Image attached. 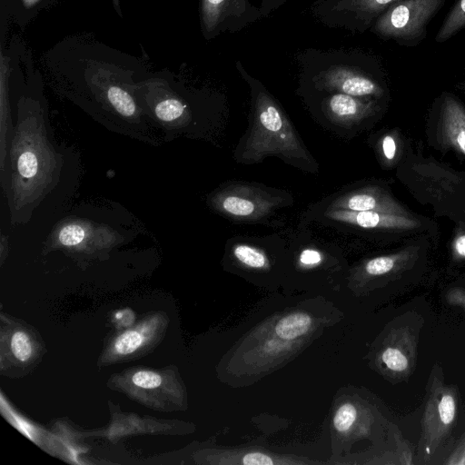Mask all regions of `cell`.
Masks as SVG:
<instances>
[{
    "label": "cell",
    "mask_w": 465,
    "mask_h": 465,
    "mask_svg": "<svg viewBox=\"0 0 465 465\" xmlns=\"http://www.w3.org/2000/svg\"><path fill=\"white\" fill-rule=\"evenodd\" d=\"M64 149L54 139L44 106L19 104L0 183L12 224L27 223L58 199L68 178Z\"/></svg>",
    "instance_id": "cell-1"
},
{
    "label": "cell",
    "mask_w": 465,
    "mask_h": 465,
    "mask_svg": "<svg viewBox=\"0 0 465 465\" xmlns=\"http://www.w3.org/2000/svg\"><path fill=\"white\" fill-rule=\"evenodd\" d=\"M248 82L252 88L249 127L234 149V160L254 164L275 156L302 171L317 173V162L282 106L260 83L252 78Z\"/></svg>",
    "instance_id": "cell-2"
},
{
    "label": "cell",
    "mask_w": 465,
    "mask_h": 465,
    "mask_svg": "<svg viewBox=\"0 0 465 465\" xmlns=\"http://www.w3.org/2000/svg\"><path fill=\"white\" fill-rule=\"evenodd\" d=\"M208 205L235 223H265L280 208L293 203L286 191L242 181L228 182L207 198Z\"/></svg>",
    "instance_id": "cell-3"
},
{
    "label": "cell",
    "mask_w": 465,
    "mask_h": 465,
    "mask_svg": "<svg viewBox=\"0 0 465 465\" xmlns=\"http://www.w3.org/2000/svg\"><path fill=\"white\" fill-rule=\"evenodd\" d=\"M446 0H402L377 19L374 32L384 39L400 43L420 40L425 35L426 26Z\"/></svg>",
    "instance_id": "cell-4"
},
{
    "label": "cell",
    "mask_w": 465,
    "mask_h": 465,
    "mask_svg": "<svg viewBox=\"0 0 465 465\" xmlns=\"http://www.w3.org/2000/svg\"><path fill=\"white\" fill-rule=\"evenodd\" d=\"M168 318L151 313L113 336L101 355L100 364H113L139 358L153 350L163 336Z\"/></svg>",
    "instance_id": "cell-5"
},
{
    "label": "cell",
    "mask_w": 465,
    "mask_h": 465,
    "mask_svg": "<svg viewBox=\"0 0 465 465\" xmlns=\"http://www.w3.org/2000/svg\"><path fill=\"white\" fill-rule=\"evenodd\" d=\"M115 377L114 386L132 399L152 409L172 410L166 400L167 395L173 397V384L167 371L135 368Z\"/></svg>",
    "instance_id": "cell-6"
},
{
    "label": "cell",
    "mask_w": 465,
    "mask_h": 465,
    "mask_svg": "<svg viewBox=\"0 0 465 465\" xmlns=\"http://www.w3.org/2000/svg\"><path fill=\"white\" fill-rule=\"evenodd\" d=\"M251 0H203L202 19L204 29L212 33L222 25L225 29L245 25L252 20Z\"/></svg>",
    "instance_id": "cell-7"
},
{
    "label": "cell",
    "mask_w": 465,
    "mask_h": 465,
    "mask_svg": "<svg viewBox=\"0 0 465 465\" xmlns=\"http://www.w3.org/2000/svg\"><path fill=\"white\" fill-rule=\"evenodd\" d=\"M319 86L331 92L342 93L357 97L380 93L379 86L369 77L352 69L337 66L322 73L318 80Z\"/></svg>",
    "instance_id": "cell-8"
},
{
    "label": "cell",
    "mask_w": 465,
    "mask_h": 465,
    "mask_svg": "<svg viewBox=\"0 0 465 465\" xmlns=\"http://www.w3.org/2000/svg\"><path fill=\"white\" fill-rule=\"evenodd\" d=\"M360 98L335 92L323 101V114L332 124L349 128L368 113L369 104Z\"/></svg>",
    "instance_id": "cell-9"
},
{
    "label": "cell",
    "mask_w": 465,
    "mask_h": 465,
    "mask_svg": "<svg viewBox=\"0 0 465 465\" xmlns=\"http://www.w3.org/2000/svg\"><path fill=\"white\" fill-rule=\"evenodd\" d=\"M0 169L4 167L8 148L14 135L15 123L12 118L8 96V59L0 55Z\"/></svg>",
    "instance_id": "cell-10"
},
{
    "label": "cell",
    "mask_w": 465,
    "mask_h": 465,
    "mask_svg": "<svg viewBox=\"0 0 465 465\" xmlns=\"http://www.w3.org/2000/svg\"><path fill=\"white\" fill-rule=\"evenodd\" d=\"M7 338V350L9 355L16 363L29 364L36 359L35 336L25 328H15Z\"/></svg>",
    "instance_id": "cell-11"
},
{
    "label": "cell",
    "mask_w": 465,
    "mask_h": 465,
    "mask_svg": "<svg viewBox=\"0 0 465 465\" xmlns=\"http://www.w3.org/2000/svg\"><path fill=\"white\" fill-rule=\"evenodd\" d=\"M232 239L234 242L230 244L231 253L239 263L255 270L269 267V257L261 245L246 241V237Z\"/></svg>",
    "instance_id": "cell-12"
},
{
    "label": "cell",
    "mask_w": 465,
    "mask_h": 465,
    "mask_svg": "<svg viewBox=\"0 0 465 465\" xmlns=\"http://www.w3.org/2000/svg\"><path fill=\"white\" fill-rule=\"evenodd\" d=\"M402 0H342L340 6L349 10L362 22H371L384 11Z\"/></svg>",
    "instance_id": "cell-13"
},
{
    "label": "cell",
    "mask_w": 465,
    "mask_h": 465,
    "mask_svg": "<svg viewBox=\"0 0 465 465\" xmlns=\"http://www.w3.org/2000/svg\"><path fill=\"white\" fill-rule=\"evenodd\" d=\"M312 326V318L304 312H293L281 318L274 328L282 340H294L304 335Z\"/></svg>",
    "instance_id": "cell-14"
},
{
    "label": "cell",
    "mask_w": 465,
    "mask_h": 465,
    "mask_svg": "<svg viewBox=\"0 0 465 465\" xmlns=\"http://www.w3.org/2000/svg\"><path fill=\"white\" fill-rule=\"evenodd\" d=\"M465 28V0H457L440 26L435 40L444 42Z\"/></svg>",
    "instance_id": "cell-15"
},
{
    "label": "cell",
    "mask_w": 465,
    "mask_h": 465,
    "mask_svg": "<svg viewBox=\"0 0 465 465\" xmlns=\"http://www.w3.org/2000/svg\"><path fill=\"white\" fill-rule=\"evenodd\" d=\"M357 418V411L353 404L347 402L342 404L335 412L333 425L339 432L350 430Z\"/></svg>",
    "instance_id": "cell-16"
},
{
    "label": "cell",
    "mask_w": 465,
    "mask_h": 465,
    "mask_svg": "<svg viewBox=\"0 0 465 465\" xmlns=\"http://www.w3.org/2000/svg\"><path fill=\"white\" fill-rule=\"evenodd\" d=\"M382 361L391 371H402L408 367L406 356L398 349L388 348L381 355Z\"/></svg>",
    "instance_id": "cell-17"
},
{
    "label": "cell",
    "mask_w": 465,
    "mask_h": 465,
    "mask_svg": "<svg viewBox=\"0 0 465 465\" xmlns=\"http://www.w3.org/2000/svg\"><path fill=\"white\" fill-rule=\"evenodd\" d=\"M324 254L315 245H306L299 252V262L305 267H313L321 264Z\"/></svg>",
    "instance_id": "cell-18"
},
{
    "label": "cell",
    "mask_w": 465,
    "mask_h": 465,
    "mask_svg": "<svg viewBox=\"0 0 465 465\" xmlns=\"http://www.w3.org/2000/svg\"><path fill=\"white\" fill-rule=\"evenodd\" d=\"M394 266V260L388 256L377 257L365 264V272L370 275H381L390 272Z\"/></svg>",
    "instance_id": "cell-19"
},
{
    "label": "cell",
    "mask_w": 465,
    "mask_h": 465,
    "mask_svg": "<svg viewBox=\"0 0 465 465\" xmlns=\"http://www.w3.org/2000/svg\"><path fill=\"white\" fill-rule=\"evenodd\" d=\"M455 401L450 394H444L439 403L438 411L440 421L448 426L450 425L455 417Z\"/></svg>",
    "instance_id": "cell-20"
},
{
    "label": "cell",
    "mask_w": 465,
    "mask_h": 465,
    "mask_svg": "<svg viewBox=\"0 0 465 465\" xmlns=\"http://www.w3.org/2000/svg\"><path fill=\"white\" fill-rule=\"evenodd\" d=\"M134 312L129 308L117 310L114 312L112 322L119 330H124L134 324Z\"/></svg>",
    "instance_id": "cell-21"
},
{
    "label": "cell",
    "mask_w": 465,
    "mask_h": 465,
    "mask_svg": "<svg viewBox=\"0 0 465 465\" xmlns=\"http://www.w3.org/2000/svg\"><path fill=\"white\" fill-rule=\"evenodd\" d=\"M242 462L245 465H271L273 460L262 452H250L242 458Z\"/></svg>",
    "instance_id": "cell-22"
},
{
    "label": "cell",
    "mask_w": 465,
    "mask_h": 465,
    "mask_svg": "<svg viewBox=\"0 0 465 465\" xmlns=\"http://www.w3.org/2000/svg\"><path fill=\"white\" fill-rule=\"evenodd\" d=\"M382 150L385 157L389 160H391L396 152L395 142L393 138L390 135L384 137L382 141Z\"/></svg>",
    "instance_id": "cell-23"
},
{
    "label": "cell",
    "mask_w": 465,
    "mask_h": 465,
    "mask_svg": "<svg viewBox=\"0 0 465 465\" xmlns=\"http://www.w3.org/2000/svg\"><path fill=\"white\" fill-rule=\"evenodd\" d=\"M455 248L460 255L465 256V235L460 236L457 240Z\"/></svg>",
    "instance_id": "cell-24"
},
{
    "label": "cell",
    "mask_w": 465,
    "mask_h": 465,
    "mask_svg": "<svg viewBox=\"0 0 465 465\" xmlns=\"http://www.w3.org/2000/svg\"><path fill=\"white\" fill-rule=\"evenodd\" d=\"M457 143L461 149V151L465 153V130L460 131L457 135Z\"/></svg>",
    "instance_id": "cell-25"
},
{
    "label": "cell",
    "mask_w": 465,
    "mask_h": 465,
    "mask_svg": "<svg viewBox=\"0 0 465 465\" xmlns=\"http://www.w3.org/2000/svg\"><path fill=\"white\" fill-rule=\"evenodd\" d=\"M26 7H31L35 5L39 0H22Z\"/></svg>",
    "instance_id": "cell-26"
}]
</instances>
